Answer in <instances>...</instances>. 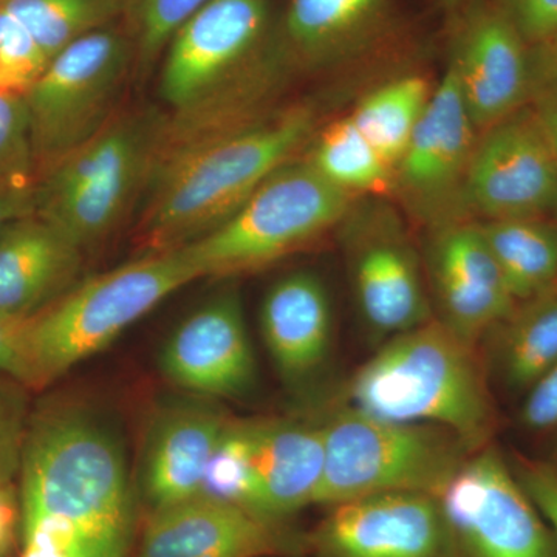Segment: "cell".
Instances as JSON below:
<instances>
[{"label": "cell", "instance_id": "cell-3", "mask_svg": "<svg viewBox=\"0 0 557 557\" xmlns=\"http://www.w3.org/2000/svg\"><path fill=\"white\" fill-rule=\"evenodd\" d=\"M491 386L480 347L431 319L387 338L348 381L344 403L381 420L448 429L480 450L498 429Z\"/></svg>", "mask_w": 557, "mask_h": 557}, {"label": "cell", "instance_id": "cell-38", "mask_svg": "<svg viewBox=\"0 0 557 557\" xmlns=\"http://www.w3.org/2000/svg\"><path fill=\"white\" fill-rule=\"evenodd\" d=\"M527 106L557 150V65L533 67Z\"/></svg>", "mask_w": 557, "mask_h": 557}, {"label": "cell", "instance_id": "cell-40", "mask_svg": "<svg viewBox=\"0 0 557 557\" xmlns=\"http://www.w3.org/2000/svg\"><path fill=\"white\" fill-rule=\"evenodd\" d=\"M21 537V504L16 486L0 482V557H9Z\"/></svg>", "mask_w": 557, "mask_h": 557}, {"label": "cell", "instance_id": "cell-16", "mask_svg": "<svg viewBox=\"0 0 557 557\" xmlns=\"http://www.w3.org/2000/svg\"><path fill=\"white\" fill-rule=\"evenodd\" d=\"M160 368L171 383L199 397L240 398L255 388L258 368L236 289L220 292L175 329Z\"/></svg>", "mask_w": 557, "mask_h": 557}, {"label": "cell", "instance_id": "cell-41", "mask_svg": "<svg viewBox=\"0 0 557 557\" xmlns=\"http://www.w3.org/2000/svg\"><path fill=\"white\" fill-rule=\"evenodd\" d=\"M531 64H533V67L557 65V33L545 42L531 47Z\"/></svg>", "mask_w": 557, "mask_h": 557}, {"label": "cell", "instance_id": "cell-8", "mask_svg": "<svg viewBox=\"0 0 557 557\" xmlns=\"http://www.w3.org/2000/svg\"><path fill=\"white\" fill-rule=\"evenodd\" d=\"M135 44L124 21L83 36L58 53L25 91L35 180L98 134L115 115Z\"/></svg>", "mask_w": 557, "mask_h": 557}, {"label": "cell", "instance_id": "cell-30", "mask_svg": "<svg viewBox=\"0 0 557 557\" xmlns=\"http://www.w3.org/2000/svg\"><path fill=\"white\" fill-rule=\"evenodd\" d=\"M199 496L218 498L255 516V487L248 465L244 420L230 418L223 429L205 472Z\"/></svg>", "mask_w": 557, "mask_h": 557}, {"label": "cell", "instance_id": "cell-20", "mask_svg": "<svg viewBox=\"0 0 557 557\" xmlns=\"http://www.w3.org/2000/svg\"><path fill=\"white\" fill-rule=\"evenodd\" d=\"M255 516L277 525L314 505L324 474L325 448L319 421L296 418L244 420Z\"/></svg>", "mask_w": 557, "mask_h": 557}, {"label": "cell", "instance_id": "cell-32", "mask_svg": "<svg viewBox=\"0 0 557 557\" xmlns=\"http://www.w3.org/2000/svg\"><path fill=\"white\" fill-rule=\"evenodd\" d=\"M30 388L0 373V482L20 478L22 448L30 418Z\"/></svg>", "mask_w": 557, "mask_h": 557}, {"label": "cell", "instance_id": "cell-26", "mask_svg": "<svg viewBox=\"0 0 557 557\" xmlns=\"http://www.w3.org/2000/svg\"><path fill=\"white\" fill-rule=\"evenodd\" d=\"M432 91L426 76H399L370 91L350 115L358 131L394 170L428 108Z\"/></svg>", "mask_w": 557, "mask_h": 557}, {"label": "cell", "instance_id": "cell-15", "mask_svg": "<svg viewBox=\"0 0 557 557\" xmlns=\"http://www.w3.org/2000/svg\"><path fill=\"white\" fill-rule=\"evenodd\" d=\"M478 139L479 132L465 106L456 72L448 65L395 166L394 188L418 214L434 220L435 228L446 223L443 208L458 197L463 199Z\"/></svg>", "mask_w": 557, "mask_h": 557}, {"label": "cell", "instance_id": "cell-42", "mask_svg": "<svg viewBox=\"0 0 557 557\" xmlns=\"http://www.w3.org/2000/svg\"><path fill=\"white\" fill-rule=\"evenodd\" d=\"M479 2H482V0H434L438 9H442L446 14L453 17L465 13V11L471 9V7H474L475 3Z\"/></svg>", "mask_w": 557, "mask_h": 557}, {"label": "cell", "instance_id": "cell-21", "mask_svg": "<svg viewBox=\"0 0 557 557\" xmlns=\"http://www.w3.org/2000/svg\"><path fill=\"white\" fill-rule=\"evenodd\" d=\"M84 251L39 214L0 228V314L38 317L81 281Z\"/></svg>", "mask_w": 557, "mask_h": 557}, {"label": "cell", "instance_id": "cell-23", "mask_svg": "<svg viewBox=\"0 0 557 557\" xmlns=\"http://www.w3.org/2000/svg\"><path fill=\"white\" fill-rule=\"evenodd\" d=\"M391 0H289L271 36L293 67H311L359 49Z\"/></svg>", "mask_w": 557, "mask_h": 557}, {"label": "cell", "instance_id": "cell-27", "mask_svg": "<svg viewBox=\"0 0 557 557\" xmlns=\"http://www.w3.org/2000/svg\"><path fill=\"white\" fill-rule=\"evenodd\" d=\"M306 160L330 185L354 197L394 188V166L358 131L350 116L329 124L314 139Z\"/></svg>", "mask_w": 557, "mask_h": 557}, {"label": "cell", "instance_id": "cell-25", "mask_svg": "<svg viewBox=\"0 0 557 557\" xmlns=\"http://www.w3.org/2000/svg\"><path fill=\"white\" fill-rule=\"evenodd\" d=\"M479 225L518 302L557 288V220H483Z\"/></svg>", "mask_w": 557, "mask_h": 557}, {"label": "cell", "instance_id": "cell-9", "mask_svg": "<svg viewBox=\"0 0 557 557\" xmlns=\"http://www.w3.org/2000/svg\"><path fill=\"white\" fill-rule=\"evenodd\" d=\"M454 557H557V539L494 443L437 496Z\"/></svg>", "mask_w": 557, "mask_h": 557}, {"label": "cell", "instance_id": "cell-11", "mask_svg": "<svg viewBox=\"0 0 557 557\" xmlns=\"http://www.w3.org/2000/svg\"><path fill=\"white\" fill-rule=\"evenodd\" d=\"M463 199L485 220L552 218L557 150L528 106L479 134Z\"/></svg>", "mask_w": 557, "mask_h": 557}, {"label": "cell", "instance_id": "cell-31", "mask_svg": "<svg viewBox=\"0 0 557 557\" xmlns=\"http://www.w3.org/2000/svg\"><path fill=\"white\" fill-rule=\"evenodd\" d=\"M49 62L24 25L0 9V94L24 95Z\"/></svg>", "mask_w": 557, "mask_h": 557}, {"label": "cell", "instance_id": "cell-43", "mask_svg": "<svg viewBox=\"0 0 557 557\" xmlns=\"http://www.w3.org/2000/svg\"><path fill=\"white\" fill-rule=\"evenodd\" d=\"M552 219L557 220V200H556L555 209H553V212H552Z\"/></svg>", "mask_w": 557, "mask_h": 557}, {"label": "cell", "instance_id": "cell-36", "mask_svg": "<svg viewBox=\"0 0 557 557\" xmlns=\"http://www.w3.org/2000/svg\"><path fill=\"white\" fill-rule=\"evenodd\" d=\"M28 321L0 314V373L36 391L35 372L28 355Z\"/></svg>", "mask_w": 557, "mask_h": 557}, {"label": "cell", "instance_id": "cell-33", "mask_svg": "<svg viewBox=\"0 0 557 557\" xmlns=\"http://www.w3.org/2000/svg\"><path fill=\"white\" fill-rule=\"evenodd\" d=\"M17 178L35 180L27 104L24 95L0 94V182Z\"/></svg>", "mask_w": 557, "mask_h": 557}, {"label": "cell", "instance_id": "cell-6", "mask_svg": "<svg viewBox=\"0 0 557 557\" xmlns=\"http://www.w3.org/2000/svg\"><path fill=\"white\" fill-rule=\"evenodd\" d=\"M325 463L314 505L329 508L375 494L437 497L478 450L432 424L381 420L346 403L319 420Z\"/></svg>", "mask_w": 557, "mask_h": 557}, {"label": "cell", "instance_id": "cell-39", "mask_svg": "<svg viewBox=\"0 0 557 557\" xmlns=\"http://www.w3.org/2000/svg\"><path fill=\"white\" fill-rule=\"evenodd\" d=\"M36 212V182L33 178L0 182V228L11 220Z\"/></svg>", "mask_w": 557, "mask_h": 557}, {"label": "cell", "instance_id": "cell-34", "mask_svg": "<svg viewBox=\"0 0 557 557\" xmlns=\"http://www.w3.org/2000/svg\"><path fill=\"white\" fill-rule=\"evenodd\" d=\"M509 463L557 539V465L523 456H516Z\"/></svg>", "mask_w": 557, "mask_h": 557}, {"label": "cell", "instance_id": "cell-29", "mask_svg": "<svg viewBox=\"0 0 557 557\" xmlns=\"http://www.w3.org/2000/svg\"><path fill=\"white\" fill-rule=\"evenodd\" d=\"M209 0H132L124 17L135 44V67H156L174 33Z\"/></svg>", "mask_w": 557, "mask_h": 557}, {"label": "cell", "instance_id": "cell-1", "mask_svg": "<svg viewBox=\"0 0 557 557\" xmlns=\"http://www.w3.org/2000/svg\"><path fill=\"white\" fill-rule=\"evenodd\" d=\"M21 557H132L137 497L119 435L67 401L32 409L20 469Z\"/></svg>", "mask_w": 557, "mask_h": 557}, {"label": "cell", "instance_id": "cell-2", "mask_svg": "<svg viewBox=\"0 0 557 557\" xmlns=\"http://www.w3.org/2000/svg\"><path fill=\"white\" fill-rule=\"evenodd\" d=\"M314 127L313 110L295 106L159 164L139 220L143 252L186 247L219 228L273 172L296 160Z\"/></svg>", "mask_w": 557, "mask_h": 557}, {"label": "cell", "instance_id": "cell-14", "mask_svg": "<svg viewBox=\"0 0 557 557\" xmlns=\"http://www.w3.org/2000/svg\"><path fill=\"white\" fill-rule=\"evenodd\" d=\"M449 65L479 134L527 106L531 47L493 0L458 14Z\"/></svg>", "mask_w": 557, "mask_h": 557}, {"label": "cell", "instance_id": "cell-35", "mask_svg": "<svg viewBox=\"0 0 557 557\" xmlns=\"http://www.w3.org/2000/svg\"><path fill=\"white\" fill-rule=\"evenodd\" d=\"M530 47L557 33V0H493Z\"/></svg>", "mask_w": 557, "mask_h": 557}, {"label": "cell", "instance_id": "cell-13", "mask_svg": "<svg viewBox=\"0 0 557 557\" xmlns=\"http://www.w3.org/2000/svg\"><path fill=\"white\" fill-rule=\"evenodd\" d=\"M423 265L434 319L472 346L518 306L479 223L437 226Z\"/></svg>", "mask_w": 557, "mask_h": 557}, {"label": "cell", "instance_id": "cell-7", "mask_svg": "<svg viewBox=\"0 0 557 557\" xmlns=\"http://www.w3.org/2000/svg\"><path fill=\"white\" fill-rule=\"evenodd\" d=\"M354 196L307 160L278 168L225 223L186 245L201 277H234L274 265L346 220Z\"/></svg>", "mask_w": 557, "mask_h": 557}, {"label": "cell", "instance_id": "cell-4", "mask_svg": "<svg viewBox=\"0 0 557 557\" xmlns=\"http://www.w3.org/2000/svg\"><path fill=\"white\" fill-rule=\"evenodd\" d=\"M168 112L119 110L78 149L36 178V214L86 249L119 228L156 171Z\"/></svg>", "mask_w": 557, "mask_h": 557}, {"label": "cell", "instance_id": "cell-28", "mask_svg": "<svg viewBox=\"0 0 557 557\" xmlns=\"http://www.w3.org/2000/svg\"><path fill=\"white\" fill-rule=\"evenodd\" d=\"M132 0H0L30 33L47 60L83 36L124 21Z\"/></svg>", "mask_w": 557, "mask_h": 557}, {"label": "cell", "instance_id": "cell-17", "mask_svg": "<svg viewBox=\"0 0 557 557\" xmlns=\"http://www.w3.org/2000/svg\"><path fill=\"white\" fill-rule=\"evenodd\" d=\"M306 552V536L288 525L196 496L149 512L132 557H292Z\"/></svg>", "mask_w": 557, "mask_h": 557}, {"label": "cell", "instance_id": "cell-22", "mask_svg": "<svg viewBox=\"0 0 557 557\" xmlns=\"http://www.w3.org/2000/svg\"><path fill=\"white\" fill-rule=\"evenodd\" d=\"M260 327L282 381L295 391L309 386L332 350V307L321 278L306 271L278 278L263 299Z\"/></svg>", "mask_w": 557, "mask_h": 557}, {"label": "cell", "instance_id": "cell-12", "mask_svg": "<svg viewBox=\"0 0 557 557\" xmlns=\"http://www.w3.org/2000/svg\"><path fill=\"white\" fill-rule=\"evenodd\" d=\"M306 539L314 557H454L448 523L431 494H375L333 505Z\"/></svg>", "mask_w": 557, "mask_h": 557}, {"label": "cell", "instance_id": "cell-24", "mask_svg": "<svg viewBox=\"0 0 557 557\" xmlns=\"http://www.w3.org/2000/svg\"><path fill=\"white\" fill-rule=\"evenodd\" d=\"M491 381L527 394L557 364V288L520 300L480 343Z\"/></svg>", "mask_w": 557, "mask_h": 557}, {"label": "cell", "instance_id": "cell-5", "mask_svg": "<svg viewBox=\"0 0 557 557\" xmlns=\"http://www.w3.org/2000/svg\"><path fill=\"white\" fill-rule=\"evenodd\" d=\"M201 274L186 247L143 252L87 278L28 321L36 391L104 350L124 330Z\"/></svg>", "mask_w": 557, "mask_h": 557}, {"label": "cell", "instance_id": "cell-37", "mask_svg": "<svg viewBox=\"0 0 557 557\" xmlns=\"http://www.w3.org/2000/svg\"><path fill=\"white\" fill-rule=\"evenodd\" d=\"M520 423L534 434H557V364L527 392Z\"/></svg>", "mask_w": 557, "mask_h": 557}, {"label": "cell", "instance_id": "cell-19", "mask_svg": "<svg viewBox=\"0 0 557 557\" xmlns=\"http://www.w3.org/2000/svg\"><path fill=\"white\" fill-rule=\"evenodd\" d=\"M230 418L214 399L193 394L157 410L139 469V490L149 512L199 496L209 460Z\"/></svg>", "mask_w": 557, "mask_h": 557}, {"label": "cell", "instance_id": "cell-10", "mask_svg": "<svg viewBox=\"0 0 557 557\" xmlns=\"http://www.w3.org/2000/svg\"><path fill=\"white\" fill-rule=\"evenodd\" d=\"M270 0H209L174 33L163 53L161 101L175 112L251 67L273 27Z\"/></svg>", "mask_w": 557, "mask_h": 557}, {"label": "cell", "instance_id": "cell-18", "mask_svg": "<svg viewBox=\"0 0 557 557\" xmlns=\"http://www.w3.org/2000/svg\"><path fill=\"white\" fill-rule=\"evenodd\" d=\"M348 270L359 313L376 335L387 339L434 319L423 260L394 220L351 233Z\"/></svg>", "mask_w": 557, "mask_h": 557}]
</instances>
